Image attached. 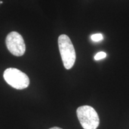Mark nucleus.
<instances>
[{
    "label": "nucleus",
    "mask_w": 129,
    "mask_h": 129,
    "mask_svg": "<svg viewBox=\"0 0 129 129\" xmlns=\"http://www.w3.org/2000/svg\"><path fill=\"white\" fill-rule=\"evenodd\" d=\"M3 2L2 1H0V4H3Z\"/></svg>",
    "instance_id": "obj_8"
},
{
    "label": "nucleus",
    "mask_w": 129,
    "mask_h": 129,
    "mask_svg": "<svg viewBox=\"0 0 129 129\" xmlns=\"http://www.w3.org/2000/svg\"><path fill=\"white\" fill-rule=\"evenodd\" d=\"M91 38L93 41L98 42L99 41H101L103 39V35L101 34H96L91 35Z\"/></svg>",
    "instance_id": "obj_5"
},
{
    "label": "nucleus",
    "mask_w": 129,
    "mask_h": 129,
    "mask_svg": "<svg viewBox=\"0 0 129 129\" xmlns=\"http://www.w3.org/2000/svg\"><path fill=\"white\" fill-rule=\"evenodd\" d=\"M6 44L9 51L16 56H22L25 53L26 46L23 37L18 32L13 31L7 35Z\"/></svg>",
    "instance_id": "obj_4"
},
{
    "label": "nucleus",
    "mask_w": 129,
    "mask_h": 129,
    "mask_svg": "<svg viewBox=\"0 0 129 129\" xmlns=\"http://www.w3.org/2000/svg\"><path fill=\"white\" fill-rule=\"evenodd\" d=\"M77 115L84 129H96L99 125V117L93 107L88 105L80 106L77 109Z\"/></svg>",
    "instance_id": "obj_2"
},
{
    "label": "nucleus",
    "mask_w": 129,
    "mask_h": 129,
    "mask_svg": "<svg viewBox=\"0 0 129 129\" xmlns=\"http://www.w3.org/2000/svg\"><path fill=\"white\" fill-rule=\"evenodd\" d=\"M4 78L10 86L17 90L25 89L29 85V79L26 74L14 68L5 70Z\"/></svg>",
    "instance_id": "obj_3"
},
{
    "label": "nucleus",
    "mask_w": 129,
    "mask_h": 129,
    "mask_svg": "<svg viewBox=\"0 0 129 129\" xmlns=\"http://www.w3.org/2000/svg\"><path fill=\"white\" fill-rule=\"evenodd\" d=\"M106 54L105 52H104V51H101V52L98 53L94 56V59L96 60H101V59H104V58L106 57Z\"/></svg>",
    "instance_id": "obj_6"
},
{
    "label": "nucleus",
    "mask_w": 129,
    "mask_h": 129,
    "mask_svg": "<svg viewBox=\"0 0 129 129\" xmlns=\"http://www.w3.org/2000/svg\"><path fill=\"white\" fill-rule=\"evenodd\" d=\"M49 129H62V128H59V127H52V128H50Z\"/></svg>",
    "instance_id": "obj_7"
},
{
    "label": "nucleus",
    "mask_w": 129,
    "mask_h": 129,
    "mask_svg": "<svg viewBox=\"0 0 129 129\" xmlns=\"http://www.w3.org/2000/svg\"><path fill=\"white\" fill-rule=\"evenodd\" d=\"M58 45L64 68L71 69L76 59V53L71 40L67 35H61L58 38Z\"/></svg>",
    "instance_id": "obj_1"
}]
</instances>
